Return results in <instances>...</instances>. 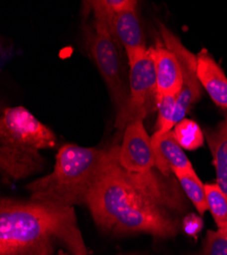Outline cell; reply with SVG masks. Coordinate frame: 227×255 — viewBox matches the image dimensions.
I'll return each instance as SVG.
<instances>
[{"mask_svg": "<svg viewBox=\"0 0 227 255\" xmlns=\"http://www.w3.org/2000/svg\"><path fill=\"white\" fill-rule=\"evenodd\" d=\"M118 147L112 146L109 162L86 203L95 224L118 236H176L180 223L170 210H182L184 200L175 180L157 168L145 174L126 172L117 160Z\"/></svg>", "mask_w": 227, "mask_h": 255, "instance_id": "1", "label": "cell"}, {"mask_svg": "<svg viewBox=\"0 0 227 255\" xmlns=\"http://www.w3.org/2000/svg\"><path fill=\"white\" fill-rule=\"evenodd\" d=\"M89 255L75 207L1 198L0 255Z\"/></svg>", "mask_w": 227, "mask_h": 255, "instance_id": "2", "label": "cell"}, {"mask_svg": "<svg viewBox=\"0 0 227 255\" xmlns=\"http://www.w3.org/2000/svg\"><path fill=\"white\" fill-rule=\"evenodd\" d=\"M111 153L112 147L100 149L74 143L64 144L57 151L52 172L26 186L29 199L68 207L86 205Z\"/></svg>", "mask_w": 227, "mask_h": 255, "instance_id": "3", "label": "cell"}, {"mask_svg": "<svg viewBox=\"0 0 227 255\" xmlns=\"http://www.w3.org/2000/svg\"><path fill=\"white\" fill-rule=\"evenodd\" d=\"M57 145L55 133L24 106L5 108L0 118V174L4 184L41 173L42 151Z\"/></svg>", "mask_w": 227, "mask_h": 255, "instance_id": "4", "label": "cell"}, {"mask_svg": "<svg viewBox=\"0 0 227 255\" xmlns=\"http://www.w3.org/2000/svg\"><path fill=\"white\" fill-rule=\"evenodd\" d=\"M130 67L129 99L121 112L117 113L114 127L123 134L127 126L136 120H145L157 106L156 73L153 47L141 49L128 56Z\"/></svg>", "mask_w": 227, "mask_h": 255, "instance_id": "5", "label": "cell"}, {"mask_svg": "<svg viewBox=\"0 0 227 255\" xmlns=\"http://www.w3.org/2000/svg\"><path fill=\"white\" fill-rule=\"evenodd\" d=\"M89 53L105 81L117 113L121 112L128 102L129 91L125 80L120 45L110 33L109 27L94 20V27L86 28Z\"/></svg>", "mask_w": 227, "mask_h": 255, "instance_id": "6", "label": "cell"}, {"mask_svg": "<svg viewBox=\"0 0 227 255\" xmlns=\"http://www.w3.org/2000/svg\"><path fill=\"white\" fill-rule=\"evenodd\" d=\"M161 41L169 50H171L181 68L182 88L177 96L175 125L188 115L192 106L198 102L202 96V85L197 74V55L185 47L180 39L173 34L166 26L159 24Z\"/></svg>", "mask_w": 227, "mask_h": 255, "instance_id": "7", "label": "cell"}, {"mask_svg": "<svg viewBox=\"0 0 227 255\" xmlns=\"http://www.w3.org/2000/svg\"><path fill=\"white\" fill-rule=\"evenodd\" d=\"M117 160L131 174H145L156 168L152 140L144 126V120H136L127 126L118 147Z\"/></svg>", "mask_w": 227, "mask_h": 255, "instance_id": "8", "label": "cell"}, {"mask_svg": "<svg viewBox=\"0 0 227 255\" xmlns=\"http://www.w3.org/2000/svg\"><path fill=\"white\" fill-rule=\"evenodd\" d=\"M151 140L155 167L162 175L169 177L173 176L175 171H193V164L177 143L172 131L162 134L155 132Z\"/></svg>", "mask_w": 227, "mask_h": 255, "instance_id": "9", "label": "cell"}, {"mask_svg": "<svg viewBox=\"0 0 227 255\" xmlns=\"http://www.w3.org/2000/svg\"><path fill=\"white\" fill-rule=\"evenodd\" d=\"M153 58L156 73L157 97L177 95L182 88V73L175 54L158 41L153 47Z\"/></svg>", "mask_w": 227, "mask_h": 255, "instance_id": "10", "label": "cell"}, {"mask_svg": "<svg viewBox=\"0 0 227 255\" xmlns=\"http://www.w3.org/2000/svg\"><path fill=\"white\" fill-rule=\"evenodd\" d=\"M197 74L202 87L212 101L227 111V77L207 49L197 54Z\"/></svg>", "mask_w": 227, "mask_h": 255, "instance_id": "11", "label": "cell"}, {"mask_svg": "<svg viewBox=\"0 0 227 255\" xmlns=\"http://www.w3.org/2000/svg\"><path fill=\"white\" fill-rule=\"evenodd\" d=\"M108 27L117 43L125 48L127 56L147 48L137 9L115 13L109 19Z\"/></svg>", "mask_w": 227, "mask_h": 255, "instance_id": "12", "label": "cell"}, {"mask_svg": "<svg viewBox=\"0 0 227 255\" xmlns=\"http://www.w3.org/2000/svg\"><path fill=\"white\" fill-rule=\"evenodd\" d=\"M182 192L195 206L200 216H203L208 210L207 199H206L205 184L202 183L195 169L193 171H175L173 172Z\"/></svg>", "mask_w": 227, "mask_h": 255, "instance_id": "13", "label": "cell"}, {"mask_svg": "<svg viewBox=\"0 0 227 255\" xmlns=\"http://www.w3.org/2000/svg\"><path fill=\"white\" fill-rule=\"evenodd\" d=\"M138 2L135 0H94L84 2L86 13L93 11L94 20L104 23L108 26L109 19L117 12L137 9Z\"/></svg>", "mask_w": 227, "mask_h": 255, "instance_id": "14", "label": "cell"}, {"mask_svg": "<svg viewBox=\"0 0 227 255\" xmlns=\"http://www.w3.org/2000/svg\"><path fill=\"white\" fill-rule=\"evenodd\" d=\"M173 135L182 149L193 151L204 145L205 134L200 126L189 119L179 121L173 128Z\"/></svg>", "mask_w": 227, "mask_h": 255, "instance_id": "15", "label": "cell"}, {"mask_svg": "<svg viewBox=\"0 0 227 255\" xmlns=\"http://www.w3.org/2000/svg\"><path fill=\"white\" fill-rule=\"evenodd\" d=\"M206 199L217 230H227V195L217 183L205 184Z\"/></svg>", "mask_w": 227, "mask_h": 255, "instance_id": "16", "label": "cell"}, {"mask_svg": "<svg viewBox=\"0 0 227 255\" xmlns=\"http://www.w3.org/2000/svg\"><path fill=\"white\" fill-rule=\"evenodd\" d=\"M206 141L208 142L214 162L227 167V117L214 129H206Z\"/></svg>", "mask_w": 227, "mask_h": 255, "instance_id": "17", "label": "cell"}, {"mask_svg": "<svg viewBox=\"0 0 227 255\" xmlns=\"http://www.w3.org/2000/svg\"><path fill=\"white\" fill-rule=\"evenodd\" d=\"M176 100L177 95H162L157 97L158 119L155 132L162 134L172 131L175 126Z\"/></svg>", "mask_w": 227, "mask_h": 255, "instance_id": "18", "label": "cell"}, {"mask_svg": "<svg viewBox=\"0 0 227 255\" xmlns=\"http://www.w3.org/2000/svg\"><path fill=\"white\" fill-rule=\"evenodd\" d=\"M195 255H227V230L208 231Z\"/></svg>", "mask_w": 227, "mask_h": 255, "instance_id": "19", "label": "cell"}, {"mask_svg": "<svg viewBox=\"0 0 227 255\" xmlns=\"http://www.w3.org/2000/svg\"><path fill=\"white\" fill-rule=\"evenodd\" d=\"M181 227L190 236H196L203 229L202 218L197 215H189L182 220Z\"/></svg>", "mask_w": 227, "mask_h": 255, "instance_id": "20", "label": "cell"}, {"mask_svg": "<svg viewBox=\"0 0 227 255\" xmlns=\"http://www.w3.org/2000/svg\"><path fill=\"white\" fill-rule=\"evenodd\" d=\"M213 162L215 173H216V183L220 186V188L224 191L227 195V167L221 163Z\"/></svg>", "mask_w": 227, "mask_h": 255, "instance_id": "21", "label": "cell"}, {"mask_svg": "<svg viewBox=\"0 0 227 255\" xmlns=\"http://www.w3.org/2000/svg\"><path fill=\"white\" fill-rule=\"evenodd\" d=\"M56 255H72V254H70L69 252H67V251H65V250H60V251L57 252Z\"/></svg>", "mask_w": 227, "mask_h": 255, "instance_id": "22", "label": "cell"}]
</instances>
